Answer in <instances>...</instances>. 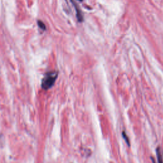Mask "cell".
Listing matches in <instances>:
<instances>
[{"label": "cell", "instance_id": "obj_6", "mask_svg": "<svg viewBox=\"0 0 163 163\" xmlns=\"http://www.w3.org/2000/svg\"><path fill=\"white\" fill-rule=\"evenodd\" d=\"M79 1H82L83 0H79Z\"/></svg>", "mask_w": 163, "mask_h": 163}, {"label": "cell", "instance_id": "obj_3", "mask_svg": "<svg viewBox=\"0 0 163 163\" xmlns=\"http://www.w3.org/2000/svg\"><path fill=\"white\" fill-rule=\"evenodd\" d=\"M38 25L39 28H41V29H42V30H45V29H46V26H45V24L42 21H38Z\"/></svg>", "mask_w": 163, "mask_h": 163}, {"label": "cell", "instance_id": "obj_2", "mask_svg": "<svg viewBox=\"0 0 163 163\" xmlns=\"http://www.w3.org/2000/svg\"><path fill=\"white\" fill-rule=\"evenodd\" d=\"M156 154H157V157L158 160V163H163V157L162 151L160 147H158L156 149Z\"/></svg>", "mask_w": 163, "mask_h": 163}, {"label": "cell", "instance_id": "obj_4", "mask_svg": "<svg viewBox=\"0 0 163 163\" xmlns=\"http://www.w3.org/2000/svg\"><path fill=\"white\" fill-rule=\"evenodd\" d=\"M122 136H123L124 139V140H125V141H126V143H127V144H128V146H130L129 140V138H128V136H127V135H126V132H124H124L122 133Z\"/></svg>", "mask_w": 163, "mask_h": 163}, {"label": "cell", "instance_id": "obj_5", "mask_svg": "<svg viewBox=\"0 0 163 163\" xmlns=\"http://www.w3.org/2000/svg\"><path fill=\"white\" fill-rule=\"evenodd\" d=\"M151 159H152V162H153V163H155V161L154 160V159H153V158H151Z\"/></svg>", "mask_w": 163, "mask_h": 163}, {"label": "cell", "instance_id": "obj_1", "mask_svg": "<svg viewBox=\"0 0 163 163\" xmlns=\"http://www.w3.org/2000/svg\"><path fill=\"white\" fill-rule=\"evenodd\" d=\"M57 72L52 71L45 74L43 80L41 82V87L43 89L47 90L53 86L56 79L57 78Z\"/></svg>", "mask_w": 163, "mask_h": 163}]
</instances>
